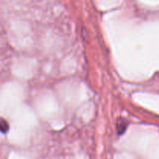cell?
<instances>
[{"label":"cell","mask_w":159,"mask_h":159,"mask_svg":"<svg viewBox=\"0 0 159 159\" xmlns=\"http://www.w3.org/2000/svg\"><path fill=\"white\" fill-rule=\"evenodd\" d=\"M128 121H127L126 118H119L117 119V123H116V131H117V133L119 135L124 133L125 132L126 129L128 126Z\"/></svg>","instance_id":"6da1fadb"},{"label":"cell","mask_w":159,"mask_h":159,"mask_svg":"<svg viewBox=\"0 0 159 159\" xmlns=\"http://www.w3.org/2000/svg\"><path fill=\"white\" fill-rule=\"evenodd\" d=\"M0 128H1V131L2 133H6V132H7L8 131H9V123H8L7 121L5 120L3 118H2L1 121H0Z\"/></svg>","instance_id":"7a4b0ae2"}]
</instances>
